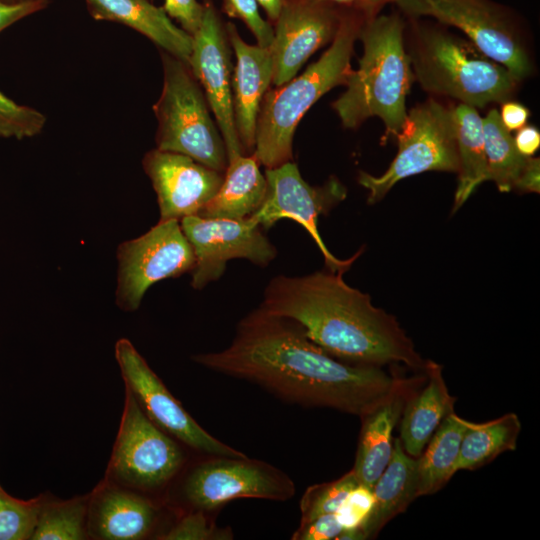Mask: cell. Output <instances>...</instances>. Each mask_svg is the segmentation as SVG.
I'll use <instances>...</instances> for the list:
<instances>
[{"instance_id": "35", "label": "cell", "mask_w": 540, "mask_h": 540, "mask_svg": "<svg viewBox=\"0 0 540 540\" xmlns=\"http://www.w3.org/2000/svg\"><path fill=\"white\" fill-rule=\"evenodd\" d=\"M222 4L229 17L240 19L250 29L259 46H271L274 29L260 15L256 0H222Z\"/></svg>"}, {"instance_id": "11", "label": "cell", "mask_w": 540, "mask_h": 540, "mask_svg": "<svg viewBox=\"0 0 540 540\" xmlns=\"http://www.w3.org/2000/svg\"><path fill=\"white\" fill-rule=\"evenodd\" d=\"M180 225L194 252L191 286L197 290L218 280L231 259L243 258L264 267L277 256L276 247L252 216L225 219L190 215L183 217Z\"/></svg>"}, {"instance_id": "21", "label": "cell", "mask_w": 540, "mask_h": 540, "mask_svg": "<svg viewBox=\"0 0 540 540\" xmlns=\"http://www.w3.org/2000/svg\"><path fill=\"white\" fill-rule=\"evenodd\" d=\"M423 372L426 385L410 394L399 420V439L405 452L414 458L421 455L442 420L454 412L456 402L448 391L439 364L426 360Z\"/></svg>"}, {"instance_id": "13", "label": "cell", "mask_w": 540, "mask_h": 540, "mask_svg": "<svg viewBox=\"0 0 540 540\" xmlns=\"http://www.w3.org/2000/svg\"><path fill=\"white\" fill-rule=\"evenodd\" d=\"M184 460L176 442L145 414L126 387L125 406L110 471L130 486L151 489L168 482Z\"/></svg>"}, {"instance_id": "46", "label": "cell", "mask_w": 540, "mask_h": 540, "mask_svg": "<svg viewBox=\"0 0 540 540\" xmlns=\"http://www.w3.org/2000/svg\"><path fill=\"white\" fill-rule=\"evenodd\" d=\"M15 1H23V0H15Z\"/></svg>"}, {"instance_id": "30", "label": "cell", "mask_w": 540, "mask_h": 540, "mask_svg": "<svg viewBox=\"0 0 540 540\" xmlns=\"http://www.w3.org/2000/svg\"><path fill=\"white\" fill-rule=\"evenodd\" d=\"M358 485L360 483L355 473L350 470L336 480L308 487L300 500V524L325 514L336 513L348 494Z\"/></svg>"}, {"instance_id": "18", "label": "cell", "mask_w": 540, "mask_h": 540, "mask_svg": "<svg viewBox=\"0 0 540 540\" xmlns=\"http://www.w3.org/2000/svg\"><path fill=\"white\" fill-rule=\"evenodd\" d=\"M225 27L236 56L232 76L235 127L243 154L252 155L260 106L273 79L274 58L270 47L246 43L233 23Z\"/></svg>"}, {"instance_id": "42", "label": "cell", "mask_w": 540, "mask_h": 540, "mask_svg": "<svg viewBox=\"0 0 540 540\" xmlns=\"http://www.w3.org/2000/svg\"><path fill=\"white\" fill-rule=\"evenodd\" d=\"M286 1L287 0H256L272 22H276Z\"/></svg>"}, {"instance_id": "2", "label": "cell", "mask_w": 540, "mask_h": 540, "mask_svg": "<svg viewBox=\"0 0 540 540\" xmlns=\"http://www.w3.org/2000/svg\"><path fill=\"white\" fill-rule=\"evenodd\" d=\"M343 272L278 275L263 293L265 311L296 322L315 344L346 363L382 367L400 363L423 372L426 360L398 321L349 286Z\"/></svg>"}, {"instance_id": "4", "label": "cell", "mask_w": 540, "mask_h": 540, "mask_svg": "<svg viewBox=\"0 0 540 540\" xmlns=\"http://www.w3.org/2000/svg\"><path fill=\"white\" fill-rule=\"evenodd\" d=\"M367 17L358 9L342 14L331 45L322 56L300 76L265 93L253 154L266 169L292 161L293 136L301 118L324 94L346 84L353 71L354 44Z\"/></svg>"}, {"instance_id": "6", "label": "cell", "mask_w": 540, "mask_h": 540, "mask_svg": "<svg viewBox=\"0 0 540 540\" xmlns=\"http://www.w3.org/2000/svg\"><path fill=\"white\" fill-rule=\"evenodd\" d=\"M163 87L153 106L156 148L180 153L224 173L226 146L204 91L188 63L161 50Z\"/></svg>"}, {"instance_id": "31", "label": "cell", "mask_w": 540, "mask_h": 540, "mask_svg": "<svg viewBox=\"0 0 540 540\" xmlns=\"http://www.w3.org/2000/svg\"><path fill=\"white\" fill-rule=\"evenodd\" d=\"M41 503L23 501L0 489V540L30 539Z\"/></svg>"}, {"instance_id": "33", "label": "cell", "mask_w": 540, "mask_h": 540, "mask_svg": "<svg viewBox=\"0 0 540 540\" xmlns=\"http://www.w3.org/2000/svg\"><path fill=\"white\" fill-rule=\"evenodd\" d=\"M372 489L358 485L345 498L337 512L344 531L338 539L352 540L353 534L362 526L373 505Z\"/></svg>"}, {"instance_id": "22", "label": "cell", "mask_w": 540, "mask_h": 540, "mask_svg": "<svg viewBox=\"0 0 540 540\" xmlns=\"http://www.w3.org/2000/svg\"><path fill=\"white\" fill-rule=\"evenodd\" d=\"M373 505L352 540L374 539L384 526L406 511L418 498L416 458L408 455L399 438L394 440L392 457L372 488Z\"/></svg>"}, {"instance_id": "17", "label": "cell", "mask_w": 540, "mask_h": 540, "mask_svg": "<svg viewBox=\"0 0 540 540\" xmlns=\"http://www.w3.org/2000/svg\"><path fill=\"white\" fill-rule=\"evenodd\" d=\"M142 166L157 195L160 220L198 215L224 177L189 156L157 148L145 154Z\"/></svg>"}, {"instance_id": "40", "label": "cell", "mask_w": 540, "mask_h": 540, "mask_svg": "<svg viewBox=\"0 0 540 540\" xmlns=\"http://www.w3.org/2000/svg\"><path fill=\"white\" fill-rule=\"evenodd\" d=\"M540 160L530 156L527 165L522 172L520 178L515 184L514 189L520 192H534L540 191Z\"/></svg>"}, {"instance_id": "14", "label": "cell", "mask_w": 540, "mask_h": 540, "mask_svg": "<svg viewBox=\"0 0 540 540\" xmlns=\"http://www.w3.org/2000/svg\"><path fill=\"white\" fill-rule=\"evenodd\" d=\"M115 356L126 387L159 428L212 457H247L203 429L169 392L129 340L123 338L117 341Z\"/></svg>"}, {"instance_id": "3", "label": "cell", "mask_w": 540, "mask_h": 540, "mask_svg": "<svg viewBox=\"0 0 540 540\" xmlns=\"http://www.w3.org/2000/svg\"><path fill=\"white\" fill-rule=\"evenodd\" d=\"M405 23L398 14L370 16L358 38L363 55L332 104L345 128L379 117L386 134L396 135L407 117L406 97L414 79L404 42Z\"/></svg>"}, {"instance_id": "9", "label": "cell", "mask_w": 540, "mask_h": 540, "mask_svg": "<svg viewBox=\"0 0 540 540\" xmlns=\"http://www.w3.org/2000/svg\"><path fill=\"white\" fill-rule=\"evenodd\" d=\"M117 259L116 302L126 311L136 310L153 284L191 272L195 265L193 249L177 219L159 220L142 236L122 243Z\"/></svg>"}, {"instance_id": "24", "label": "cell", "mask_w": 540, "mask_h": 540, "mask_svg": "<svg viewBox=\"0 0 540 540\" xmlns=\"http://www.w3.org/2000/svg\"><path fill=\"white\" fill-rule=\"evenodd\" d=\"M471 422L455 412L447 415L416 458L417 495L442 489L457 472L456 464L464 434Z\"/></svg>"}, {"instance_id": "34", "label": "cell", "mask_w": 540, "mask_h": 540, "mask_svg": "<svg viewBox=\"0 0 540 540\" xmlns=\"http://www.w3.org/2000/svg\"><path fill=\"white\" fill-rule=\"evenodd\" d=\"M162 539L166 540H225L232 539L229 528H219L210 522L202 510L183 517Z\"/></svg>"}, {"instance_id": "27", "label": "cell", "mask_w": 540, "mask_h": 540, "mask_svg": "<svg viewBox=\"0 0 540 540\" xmlns=\"http://www.w3.org/2000/svg\"><path fill=\"white\" fill-rule=\"evenodd\" d=\"M521 421L510 412L483 423L471 422L463 436L456 471L476 470L516 449Z\"/></svg>"}, {"instance_id": "1", "label": "cell", "mask_w": 540, "mask_h": 540, "mask_svg": "<svg viewBox=\"0 0 540 540\" xmlns=\"http://www.w3.org/2000/svg\"><path fill=\"white\" fill-rule=\"evenodd\" d=\"M193 360L252 382L284 401L360 418L383 403L404 379L382 367L350 364L333 357L296 322L261 307L240 320L227 348L196 355Z\"/></svg>"}, {"instance_id": "23", "label": "cell", "mask_w": 540, "mask_h": 540, "mask_svg": "<svg viewBox=\"0 0 540 540\" xmlns=\"http://www.w3.org/2000/svg\"><path fill=\"white\" fill-rule=\"evenodd\" d=\"M254 154L240 155L228 161L222 184L199 212L205 218L244 219L262 205L267 181Z\"/></svg>"}, {"instance_id": "41", "label": "cell", "mask_w": 540, "mask_h": 540, "mask_svg": "<svg viewBox=\"0 0 540 540\" xmlns=\"http://www.w3.org/2000/svg\"><path fill=\"white\" fill-rule=\"evenodd\" d=\"M514 142L521 154L532 156L540 146V133L535 127L525 125L518 130Z\"/></svg>"}, {"instance_id": "44", "label": "cell", "mask_w": 540, "mask_h": 540, "mask_svg": "<svg viewBox=\"0 0 540 540\" xmlns=\"http://www.w3.org/2000/svg\"><path fill=\"white\" fill-rule=\"evenodd\" d=\"M315 1H321V2H327V3H337L342 5H347L351 7H356L359 0H315Z\"/></svg>"}, {"instance_id": "26", "label": "cell", "mask_w": 540, "mask_h": 540, "mask_svg": "<svg viewBox=\"0 0 540 540\" xmlns=\"http://www.w3.org/2000/svg\"><path fill=\"white\" fill-rule=\"evenodd\" d=\"M459 159L458 185L453 210L457 211L474 190L487 181L482 117L475 107L459 103L452 107Z\"/></svg>"}, {"instance_id": "39", "label": "cell", "mask_w": 540, "mask_h": 540, "mask_svg": "<svg viewBox=\"0 0 540 540\" xmlns=\"http://www.w3.org/2000/svg\"><path fill=\"white\" fill-rule=\"evenodd\" d=\"M529 115L530 112L526 106L510 100L502 103L501 112H499L501 122L510 132L525 126Z\"/></svg>"}, {"instance_id": "20", "label": "cell", "mask_w": 540, "mask_h": 540, "mask_svg": "<svg viewBox=\"0 0 540 540\" xmlns=\"http://www.w3.org/2000/svg\"><path fill=\"white\" fill-rule=\"evenodd\" d=\"M96 20L126 25L141 33L162 51L188 63L193 37L174 24L163 7L149 0H85Z\"/></svg>"}, {"instance_id": "5", "label": "cell", "mask_w": 540, "mask_h": 540, "mask_svg": "<svg viewBox=\"0 0 540 540\" xmlns=\"http://www.w3.org/2000/svg\"><path fill=\"white\" fill-rule=\"evenodd\" d=\"M406 52L427 92L483 108L512 98L519 81L471 41L432 25H414Z\"/></svg>"}, {"instance_id": "29", "label": "cell", "mask_w": 540, "mask_h": 540, "mask_svg": "<svg viewBox=\"0 0 540 540\" xmlns=\"http://www.w3.org/2000/svg\"><path fill=\"white\" fill-rule=\"evenodd\" d=\"M87 506L84 499L41 504L32 540H80L85 538Z\"/></svg>"}, {"instance_id": "19", "label": "cell", "mask_w": 540, "mask_h": 540, "mask_svg": "<svg viewBox=\"0 0 540 540\" xmlns=\"http://www.w3.org/2000/svg\"><path fill=\"white\" fill-rule=\"evenodd\" d=\"M425 380L424 372L404 378L383 403L361 417L362 426L352 468L361 485L372 489L387 467L393 453V430L400 420L405 402Z\"/></svg>"}, {"instance_id": "10", "label": "cell", "mask_w": 540, "mask_h": 540, "mask_svg": "<svg viewBox=\"0 0 540 540\" xmlns=\"http://www.w3.org/2000/svg\"><path fill=\"white\" fill-rule=\"evenodd\" d=\"M264 175L266 196L261 207L251 215L258 224L267 229L280 219L294 220L313 238L330 271L345 273L349 270L361 251L346 260L336 258L323 242L317 227L319 216L327 214L347 195V189L339 179L331 176L323 185L311 186L292 161L266 169Z\"/></svg>"}, {"instance_id": "12", "label": "cell", "mask_w": 540, "mask_h": 540, "mask_svg": "<svg viewBox=\"0 0 540 540\" xmlns=\"http://www.w3.org/2000/svg\"><path fill=\"white\" fill-rule=\"evenodd\" d=\"M184 494L202 511L240 498L286 501L295 494L291 478L257 459L215 456L197 465L186 478Z\"/></svg>"}, {"instance_id": "45", "label": "cell", "mask_w": 540, "mask_h": 540, "mask_svg": "<svg viewBox=\"0 0 540 540\" xmlns=\"http://www.w3.org/2000/svg\"><path fill=\"white\" fill-rule=\"evenodd\" d=\"M3 1L12 2V1H15V0H3Z\"/></svg>"}, {"instance_id": "28", "label": "cell", "mask_w": 540, "mask_h": 540, "mask_svg": "<svg viewBox=\"0 0 540 540\" xmlns=\"http://www.w3.org/2000/svg\"><path fill=\"white\" fill-rule=\"evenodd\" d=\"M487 181H493L501 192L514 190L530 156L517 149L510 131L501 122L499 112L491 109L482 118Z\"/></svg>"}, {"instance_id": "47", "label": "cell", "mask_w": 540, "mask_h": 540, "mask_svg": "<svg viewBox=\"0 0 540 540\" xmlns=\"http://www.w3.org/2000/svg\"><path fill=\"white\" fill-rule=\"evenodd\" d=\"M0 489H3V488L0 486Z\"/></svg>"}, {"instance_id": "36", "label": "cell", "mask_w": 540, "mask_h": 540, "mask_svg": "<svg viewBox=\"0 0 540 540\" xmlns=\"http://www.w3.org/2000/svg\"><path fill=\"white\" fill-rule=\"evenodd\" d=\"M163 9L192 37L199 30L204 15V4H200L197 0H164Z\"/></svg>"}, {"instance_id": "25", "label": "cell", "mask_w": 540, "mask_h": 540, "mask_svg": "<svg viewBox=\"0 0 540 540\" xmlns=\"http://www.w3.org/2000/svg\"><path fill=\"white\" fill-rule=\"evenodd\" d=\"M157 510L146 498L131 492L109 489L94 508V530L106 540H137L152 528Z\"/></svg>"}, {"instance_id": "8", "label": "cell", "mask_w": 540, "mask_h": 540, "mask_svg": "<svg viewBox=\"0 0 540 540\" xmlns=\"http://www.w3.org/2000/svg\"><path fill=\"white\" fill-rule=\"evenodd\" d=\"M406 15L429 16L461 30L482 53L519 82L533 69L525 38L512 12L492 0H397Z\"/></svg>"}, {"instance_id": "37", "label": "cell", "mask_w": 540, "mask_h": 540, "mask_svg": "<svg viewBox=\"0 0 540 540\" xmlns=\"http://www.w3.org/2000/svg\"><path fill=\"white\" fill-rule=\"evenodd\" d=\"M344 531L337 515L325 514L305 524H300L293 533V540H330L338 539Z\"/></svg>"}, {"instance_id": "38", "label": "cell", "mask_w": 540, "mask_h": 540, "mask_svg": "<svg viewBox=\"0 0 540 540\" xmlns=\"http://www.w3.org/2000/svg\"><path fill=\"white\" fill-rule=\"evenodd\" d=\"M47 0H23L7 2L0 0V33L19 20L38 12Z\"/></svg>"}, {"instance_id": "15", "label": "cell", "mask_w": 540, "mask_h": 540, "mask_svg": "<svg viewBox=\"0 0 540 540\" xmlns=\"http://www.w3.org/2000/svg\"><path fill=\"white\" fill-rule=\"evenodd\" d=\"M230 47L226 27L211 1H206L201 26L193 35L188 65L214 114L226 146L228 161L244 155L234 121Z\"/></svg>"}, {"instance_id": "32", "label": "cell", "mask_w": 540, "mask_h": 540, "mask_svg": "<svg viewBox=\"0 0 540 540\" xmlns=\"http://www.w3.org/2000/svg\"><path fill=\"white\" fill-rule=\"evenodd\" d=\"M45 124L42 112L18 104L0 91V138L33 137L41 133Z\"/></svg>"}, {"instance_id": "7", "label": "cell", "mask_w": 540, "mask_h": 540, "mask_svg": "<svg viewBox=\"0 0 540 540\" xmlns=\"http://www.w3.org/2000/svg\"><path fill=\"white\" fill-rule=\"evenodd\" d=\"M398 152L380 176L361 171L358 182L368 190L369 204L380 201L400 180L426 171L457 173L459 159L452 107L434 99L407 112L396 135Z\"/></svg>"}, {"instance_id": "16", "label": "cell", "mask_w": 540, "mask_h": 540, "mask_svg": "<svg viewBox=\"0 0 540 540\" xmlns=\"http://www.w3.org/2000/svg\"><path fill=\"white\" fill-rule=\"evenodd\" d=\"M341 16L327 2L287 0L275 22L270 46L274 58L272 84L281 86L290 81L316 50L332 41Z\"/></svg>"}, {"instance_id": "43", "label": "cell", "mask_w": 540, "mask_h": 540, "mask_svg": "<svg viewBox=\"0 0 540 540\" xmlns=\"http://www.w3.org/2000/svg\"><path fill=\"white\" fill-rule=\"evenodd\" d=\"M397 0H359L355 9L362 11L368 17L376 15L377 11L387 3Z\"/></svg>"}]
</instances>
